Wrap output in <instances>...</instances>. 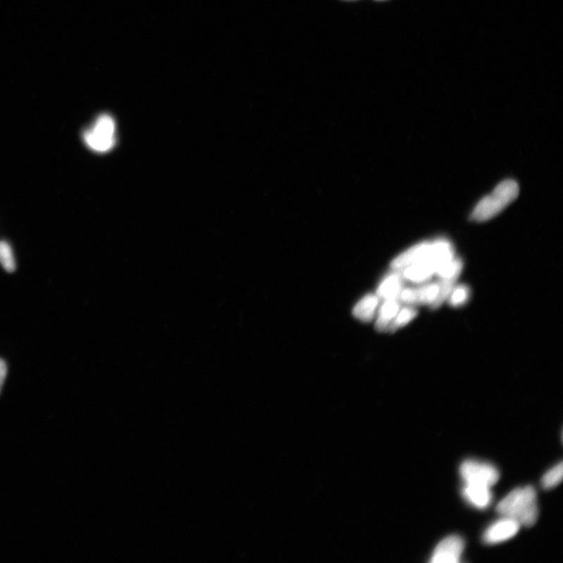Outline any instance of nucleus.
<instances>
[{
    "instance_id": "obj_1",
    "label": "nucleus",
    "mask_w": 563,
    "mask_h": 563,
    "mask_svg": "<svg viewBox=\"0 0 563 563\" xmlns=\"http://www.w3.org/2000/svg\"><path fill=\"white\" fill-rule=\"evenodd\" d=\"M497 511L504 517L515 519L520 526H533L538 518L536 489L527 486L513 490L497 505Z\"/></svg>"
},
{
    "instance_id": "obj_2",
    "label": "nucleus",
    "mask_w": 563,
    "mask_h": 563,
    "mask_svg": "<svg viewBox=\"0 0 563 563\" xmlns=\"http://www.w3.org/2000/svg\"><path fill=\"white\" fill-rule=\"evenodd\" d=\"M519 192L516 182L508 180L498 184L490 194L477 204L472 212L471 219L483 223L495 218L515 201Z\"/></svg>"
},
{
    "instance_id": "obj_3",
    "label": "nucleus",
    "mask_w": 563,
    "mask_h": 563,
    "mask_svg": "<svg viewBox=\"0 0 563 563\" xmlns=\"http://www.w3.org/2000/svg\"><path fill=\"white\" fill-rule=\"evenodd\" d=\"M116 124L109 115L99 116L89 130L83 134L87 145L96 152L106 153L116 144Z\"/></svg>"
},
{
    "instance_id": "obj_4",
    "label": "nucleus",
    "mask_w": 563,
    "mask_h": 563,
    "mask_svg": "<svg viewBox=\"0 0 563 563\" xmlns=\"http://www.w3.org/2000/svg\"><path fill=\"white\" fill-rule=\"evenodd\" d=\"M459 472L465 483L481 484L489 488L495 485L500 476L497 469L493 465L476 460L463 462Z\"/></svg>"
},
{
    "instance_id": "obj_5",
    "label": "nucleus",
    "mask_w": 563,
    "mask_h": 563,
    "mask_svg": "<svg viewBox=\"0 0 563 563\" xmlns=\"http://www.w3.org/2000/svg\"><path fill=\"white\" fill-rule=\"evenodd\" d=\"M439 290V282L425 283L418 287L403 288L399 296V301L412 306L417 304L431 306L436 301Z\"/></svg>"
},
{
    "instance_id": "obj_6",
    "label": "nucleus",
    "mask_w": 563,
    "mask_h": 563,
    "mask_svg": "<svg viewBox=\"0 0 563 563\" xmlns=\"http://www.w3.org/2000/svg\"><path fill=\"white\" fill-rule=\"evenodd\" d=\"M464 540L456 536H449L437 545L434 550L431 562L433 563H457L459 562L463 550Z\"/></svg>"
},
{
    "instance_id": "obj_7",
    "label": "nucleus",
    "mask_w": 563,
    "mask_h": 563,
    "mask_svg": "<svg viewBox=\"0 0 563 563\" xmlns=\"http://www.w3.org/2000/svg\"><path fill=\"white\" fill-rule=\"evenodd\" d=\"M519 528L520 524L515 519L504 517L488 527L483 540L488 545L502 543L514 537Z\"/></svg>"
},
{
    "instance_id": "obj_8",
    "label": "nucleus",
    "mask_w": 563,
    "mask_h": 563,
    "mask_svg": "<svg viewBox=\"0 0 563 563\" xmlns=\"http://www.w3.org/2000/svg\"><path fill=\"white\" fill-rule=\"evenodd\" d=\"M433 241H426L412 247L400 255H398L393 261L391 262V268L395 270H402L403 268L413 265L423 260L428 256L432 250Z\"/></svg>"
},
{
    "instance_id": "obj_9",
    "label": "nucleus",
    "mask_w": 563,
    "mask_h": 563,
    "mask_svg": "<svg viewBox=\"0 0 563 563\" xmlns=\"http://www.w3.org/2000/svg\"><path fill=\"white\" fill-rule=\"evenodd\" d=\"M404 278L398 270L384 278L376 291V295L383 301L398 300L404 288Z\"/></svg>"
},
{
    "instance_id": "obj_10",
    "label": "nucleus",
    "mask_w": 563,
    "mask_h": 563,
    "mask_svg": "<svg viewBox=\"0 0 563 563\" xmlns=\"http://www.w3.org/2000/svg\"><path fill=\"white\" fill-rule=\"evenodd\" d=\"M462 495L469 503L480 509L487 508L493 500L490 488L481 484L465 483Z\"/></svg>"
},
{
    "instance_id": "obj_11",
    "label": "nucleus",
    "mask_w": 563,
    "mask_h": 563,
    "mask_svg": "<svg viewBox=\"0 0 563 563\" xmlns=\"http://www.w3.org/2000/svg\"><path fill=\"white\" fill-rule=\"evenodd\" d=\"M401 309V302L399 300L384 301L383 304L378 312L376 322V329L379 332H386L392 322Z\"/></svg>"
},
{
    "instance_id": "obj_12",
    "label": "nucleus",
    "mask_w": 563,
    "mask_h": 563,
    "mask_svg": "<svg viewBox=\"0 0 563 563\" xmlns=\"http://www.w3.org/2000/svg\"><path fill=\"white\" fill-rule=\"evenodd\" d=\"M380 300L376 295H368L363 297L353 309L354 316L361 322H371L375 317Z\"/></svg>"
},
{
    "instance_id": "obj_13",
    "label": "nucleus",
    "mask_w": 563,
    "mask_h": 563,
    "mask_svg": "<svg viewBox=\"0 0 563 563\" xmlns=\"http://www.w3.org/2000/svg\"><path fill=\"white\" fill-rule=\"evenodd\" d=\"M414 307L415 306L408 305L403 309H400L393 322L390 324L388 331L395 332L412 322L418 315V311Z\"/></svg>"
},
{
    "instance_id": "obj_14",
    "label": "nucleus",
    "mask_w": 563,
    "mask_h": 563,
    "mask_svg": "<svg viewBox=\"0 0 563 563\" xmlns=\"http://www.w3.org/2000/svg\"><path fill=\"white\" fill-rule=\"evenodd\" d=\"M470 295L469 287L465 284H460L454 287L447 300L452 307L459 308L469 302Z\"/></svg>"
},
{
    "instance_id": "obj_15",
    "label": "nucleus",
    "mask_w": 563,
    "mask_h": 563,
    "mask_svg": "<svg viewBox=\"0 0 563 563\" xmlns=\"http://www.w3.org/2000/svg\"><path fill=\"white\" fill-rule=\"evenodd\" d=\"M0 264L6 272L13 273L16 269V261L11 247L5 241H0Z\"/></svg>"
},
{
    "instance_id": "obj_16",
    "label": "nucleus",
    "mask_w": 563,
    "mask_h": 563,
    "mask_svg": "<svg viewBox=\"0 0 563 563\" xmlns=\"http://www.w3.org/2000/svg\"><path fill=\"white\" fill-rule=\"evenodd\" d=\"M563 466L562 462L555 465L543 476L541 484L545 489H552L557 487L562 480Z\"/></svg>"
},
{
    "instance_id": "obj_17",
    "label": "nucleus",
    "mask_w": 563,
    "mask_h": 563,
    "mask_svg": "<svg viewBox=\"0 0 563 563\" xmlns=\"http://www.w3.org/2000/svg\"><path fill=\"white\" fill-rule=\"evenodd\" d=\"M7 375V366L6 362L0 359V394H1V390L6 378Z\"/></svg>"
},
{
    "instance_id": "obj_18",
    "label": "nucleus",
    "mask_w": 563,
    "mask_h": 563,
    "mask_svg": "<svg viewBox=\"0 0 563 563\" xmlns=\"http://www.w3.org/2000/svg\"><path fill=\"white\" fill-rule=\"evenodd\" d=\"M379 1H381V0H379Z\"/></svg>"
}]
</instances>
